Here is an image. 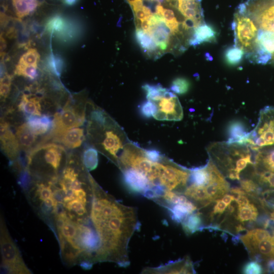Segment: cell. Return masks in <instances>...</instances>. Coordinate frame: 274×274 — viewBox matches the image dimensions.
<instances>
[{
	"label": "cell",
	"mask_w": 274,
	"mask_h": 274,
	"mask_svg": "<svg viewBox=\"0 0 274 274\" xmlns=\"http://www.w3.org/2000/svg\"><path fill=\"white\" fill-rule=\"evenodd\" d=\"M248 134V132L242 123L234 122L228 128L229 138L227 142L246 144Z\"/></svg>",
	"instance_id": "cb8c5ba5"
},
{
	"label": "cell",
	"mask_w": 274,
	"mask_h": 274,
	"mask_svg": "<svg viewBox=\"0 0 274 274\" xmlns=\"http://www.w3.org/2000/svg\"><path fill=\"white\" fill-rule=\"evenodd\" d=\"M262 272V267L257 261L247 262L243 268V272L246 274H259Z\"/></svg>",
	"instance_id": "f6af8a7d"
},
{
	"label": "cell",
	"mask_w": 274,
	"mask_h": 274,
	"mask_svg": "<svg viewBox=\"0 0 274 274\" xmlns=\"http://www.w3.org/2000/svg\"><path fill=\"white\" fill-rule=\"evenodd\" d=\"M263 227L269 235L274 238V220L268 218L263 224Z\"/></svg>",
	"instance_id": "f5cc1de1"
},
{
	"label": "cell",
	"mask_w": 274,
	"mask_h": 274,
	"mask_svg": "<svg viewBox=\"0 0 274 274\" xmlns=\"http://www.w3.org/2000/svg\"><path fill=\"white\" fill-rule=\"evenodd\" d=\"M6 66L5 64L4 61H1V78L3 77L7 74Z\"/></svg>",
	"instance_id": "91938a15"
},
{
	"label": "cell",
	"mask_w": 274,
	"mask_h": 274,
	"mask_svg": "<svg viewBox=\"0 0 274 274\" xmlns=\"http://www.w3.org/2000/svg\"><path fill=\"white\" fill-rule=\"evenodd\" d=\"M193 264L188 258L183 259L157 267L145 268L142 273H193Z\"/></svg>",
	"instance_id": "9a60e30c"
},
{
	"label": "cell",
	"mask_w": 274,
	"mask_h": 274,
	"mask_svg": "<svg viewBox=\"0 0 274 274\" xmlns=\"http://www.w3.org/2000/svg\"><path fill=\"white\" fill-rule=\"evenodd\" d=\"M270 236H271L265 229L256 228L247 231L245 234L240 237V239L248 249L256 242Z\"/></svg>",
	"instance_id": "d4e9b609"
},
{
	"label": "cell",
	"mask_w": 274,
	"mask_h": 274,
	"mask_svg": "<svg viewBox=\"0 0 274 274\" xmlns=\"http://www.w3.org/2000/svg\"><path fill=\"white\" fill-rule=\"evenodd\" d=\"M7 43L6 41L3 36V35H1V52H4L6 48Z\"/></svg>",
	"instance_id": "680465c9"
},
{
	"label": "cell",
	"mask_w": 274,
	"mask_h": 274,
	"mask_svg": "<svg viewBox=\"0 0 274 274\" xmlns=\"http://www.w3.org/2000/svg\"><path fill=\"white\" fill-rule=\"evenodd\" d=\"M13 1V0H12Z\"/></svg>",
	"instance_id": "e7e4bbea"
},
{
	"label": "cell",
	"mask_w": 274,
	"mask_h": 274,
	"mask_svg": "<svg viewBox=\"0 0 274 274\" xmlns=\"http://www.w3.org/2000/svg\"><path fill=\"white\" fill-rule=\"evenodd\" d=\"M68 20L62 16L56 14L47 20L45 24L46 30L53 34L58 35L65 28Z\"/></svg>",
	"instance_id": "4316f807"
},
{
	"label": "cell",
	"mask_w": 274,
	"mask_h": 274,
	"mask_svg": "<svg viewBox=\"0 0 274 274\" xmlns=\"http://www.w3.org/2000/svg\"><path fill=\"white\" fill-rule=\"evenodd\" d=\"M140 112L145 117H154L157 112V105L153 101H144L140 107Z\"/></svg>",
	"instance_id": "60d3db41"
},
{
	"label": "cell",
	"mask_w": 274,
	"mask_h": 274,
	"mask_svg": "<svg viewBox=\"0 0 274 274\" xmlns=\"http://www.w3.org/2000/svg\"><path fill=\"white\" fill-rule=\"evenodd\" d=\"M202 219L199 213H194L188 215L181 223L185 232L190 234L201 228Z\"/></svg>",
	"instance_id": "83f0119b"
},
{
	"label": "cell",
	"mask_w": 274,
	"mask_h": 274,
	"mask_svg": "<svg viewBox=\"0 0 274 274\" xmlns=\"http://www.w3.org/2000/svg\"><path fill=\"white\" fill-rule=\"evenodd\" d=\"M63 206L68 211L74 212L78 216L87 215V204L79 198H76L67 203H63Z\"/></svg>",
	"instance_id": "8d00e7d4"
},
{
	"label": "cell",
	"mask_w": 274,
	"mask_h": 274,
	"mask_svg": "<svg viewBox=\"0 0 274 274\" xmlns=\"http://www.w3.org/2000/svg\"><path fill=\"white\" fill-rule=\"evenodd\" d=\"M252 255H258L269 258H274V238L269 237L256 242L247 249Z\"/></svg>",
	"instance_id": "44dd1931"
},
{
	"label": "cell",
	"mask_w": 274,
	"mask_h": 274,
	"mask_svg": "<svg viewBox=\"0 0 274 274\" xmlns=\"http://www.w3.org/2000/svg\"><path fill=\"white\" fill-rule=\"evenodd\" d=\"M66 149L55 142L40 144L26 155L25 168L30 174L49 181L58 180L61 168L67 163L68 154Z\"/></svg>",
	"instance_id": "3957f363"
},
{
	"label": "cell",
	"mask_w": 274,
	"mask_h": 274,
	"mask_svg": "<svg viewBox=\"0 0 274 274\" xmlns=\"http://www.w3.org/2000/svg\"><path fill=\"white\" fill-rule=\"evenodd\" d=\"M124 182L133 191L144 195L149 191L150 183L145 175L140 172L129 168L122 169Z\"/></svg>",
	"instance_id": "2e32d148"
},
{
	"label": "cell",
	"mask_w": 274,
	"mask_h": 274,
	"mask_svg": "<svg viewBox=\"0 0 274 274\" xmlns=\"http://www.w3.org/2000/svg\"><path fill=\"white\" fill-rule=\"evenodd\" d=\"M25 120L30 130L38 136L46 135L52 127L53 117L51 116H29L26 117Z\"/></svg>",
	"instance_id": "d6986e66"
},
{
	"label": "cell",
	"mask_w": 274,
	"mask_h": 274,
	"mask_svg": "<svg viewBox=\"0 0 274 274\" xmlns=\"http://www.w3.org/2000/svg\"><path fill=\"white\" fill-rule=\"evenodd\" d=\"M39 4L41 5L44 1V0H37Z\"/></svg>",
	"instance_id": "be15d7a7"
},
{
	"label": "cell",
	"mask_w": 274,
	"mask_h": 274,
	"mask_svg": "<svg viewBox=\"0 0 274 274\" xmlns=\"http://www.w3.org/2000/svg\"><path fill=\"white\" fill-rule=\"evenodd\" d=\"M230 192L232 194H236V195L247 194V193L242 188H231L230 189Z\"/></svg>",
	"instance_id": "9f6ffc18"
},
{
	"label": "cell",
	"mask_w": 274,
	"mask_h": 274,
	"mask_svg": "<svg viewBox=\"0 0 274 274\" xmlns=\"http://www.w3.org/2000/svg\"><path fill=\"white\" fill-rule=\"evenodd\" d=\"M244 54L242 49L234 46L227 49L224 53V58L227 63L230 65H235L241 62Z\"/></svg>",
	"instance_id": "836d02e7"
},
{
	"label": "cell",
	"mask_w": 274,
	"mask_h": 274,
	"mask_svg": "<svg viewBox=\"0 0 274 274\" xmlns=\"http://www.w3.org/2000/svg\"><path fill=\"white\" fill-rule=\"evenodd\" d=\"M253 150L248 145L228 142H214L207 148L210 159L225 169L231 180L240 179V173L248 164L255 165Z\"/></svg>",
	"instance_id": "277c9868"
},
{
	"label": "cell",
	"mask_w": 274,
	"mask_h": 274,
	"mask_svg": "<svg viewBox=\"0 0 274 274\" xmlns=\"http://www.w3.org/2000/svg\"><path fill=\"white\" fill-rule=\"evenodd\" d=\"M235 200L238 204V207L246 206L250 203L249 200L246 195H238L235 197Z\"/></svg>",
	"instance_id": "db71d44e"
},
{
	"label": "cell",
	"mask_w": 274,
	"mask_h": 274,
	"mask_svg": "<svg viewBox=\"0 0 274 274\" xmlns=\"http://www.w3.org/2000/svg\"><path fill=\"white\" fill-rule=\"evenodd\" d=\"M237 8L255 27L252 46L274 61V0H248Z\"/></svg>",
	"instance_id": "7a4b0ae2"
},
{
	"label": "cell",
	"mask_w": 274,
	"mask_h": 274,
	"mask_svg": "<svg viewBox=\"0 0 274 274\" xmlns=\"http://www.w3.org/2000/svg\"><path fill=\"white\" fill-rule=\"evenodd\" d=\"M206 165L210 178L205 187L211 202H213L222 197L230 190L229 185L211 159Z\"/></svg>",
	"instance_id": "8fae6325"
},
{
	"label": "cell",
	"mask_w": 274,
	"mask_h": 274,
	"mask_svg": "<svg viewBox=\"0 0 274 274\" xmlns=\"http://www.w3.org/2000/svg\"><path fill=\"white\" fill-rule=\"evenodd\" d=\"M217 36V32L211 25L204 23L194 30L193 35L189 41V45L196 46L203 43L214 42Z\"/></svg>",
	"instance_id": "ffe728a7"
},
{
	"label": "cell",
	"mask_w": 274,
	"mask_h": 274,
	"mask_svg": "<svg viewBox=\"0 0 274 274\" xmlns=\"http://www.w3.org/2000/svg\"><path fill=\"white\" fill-rule=\"evenodd\" d=\"M11 85L8 84H1L0 95L1 101H5L9 97L11 91Z\"/></svg>",
	"instance_id": "f907efd6"
},
{
	"label": "cell",
	"mask_w": 274,
	"mask_h": 274,
	"mask_svg": "<svg viewBox=\"0 0 274 274\" xmlns=\"http://www.w3.org/2000/svg\"><path fill=\"white\" fill-rule=\"evenodd\" d=\"M259 183L269 187H274V172L263 171L256 174Z\"/></svg>",
	"instance_id": "7bdbcfd3"
},
{
	"label": "cell",
	"mask_w": 274,
	"mask_h": 274,
	"mask_svg": "<svg viewBox=\"0 0 274 274\" xmlns=\"http://www.w3.org/2000/svg\"><path fill=\"white\" fill-rule=\"evenodd\" d=\"M157 112L154 117L159 120H180L183 117V111L177 96L167 90L158 100Z\"/></svg>",
	"instance_id": "30bf717a"
},
{
	"label": "cell",
	"mask_w": 274,
	"mask_h": 274,
	"mask_svg": "<svg viewBox=\"0 0 274 274\" xmlns=\"http://www.w3.org/2000/svg\"><path fill=\"white\" fill-rule=\"evenodd\" d=\"M90 216L99 239L96 262L110 261L119 266L130 264L129 241L139 223L136 209L123 204L91 180Z\"/></svg>",
	"instance_id": "6da1fadb"
},
{
	"label": "cell",
	"mask_w": 274,
	"mask_h": 274,
	"mask_svg": "<svg viewBox=\"0 0 274 274\" xmlns=\"http://www.w3.org/2000/svg\"><path fill=\"white\" fill-rule=\"evenodd\" d=\"M84 140V128L78 127L67 130L51 142L60 144L66 149L74 150L80 147Z\"/></svg>",
	"instance_id": "ac0fdd59"
},
{
	"label": "cell",
	"mask_w": 274,
	"mask_h": 274,
	"mask_svg": "<svg viewBox=\"0 0 274 274\" xmlns=\"http://www.w3.org/2000/svg\"><path fill=\"white\" fill-rule=\"evenodd\" d=\"M39 69L38 65H24L18 63L15 67L14 74L22 76L31 80L39 77Z\"/></svg>",
	"instance_id": "1f68e13d"
},
{
	"label": "cell",
	"mask_w": 274,
	"mask_h": 274,
	"mask_svg": "<svg viewBox=\"0 0 274 274\" xmlns=\"http://www.w3.org/2000/svg\"><path fill=\"white\" fill-rule=\"evenodd\" d=\"M145 156L151 161L159 162L162 158L159 152L155 149L147 150L144 151Z\"/></svg>",
	"instance_id": "c3c4849f"
},
{
	"label": "cell",
	"mask_w": 274,
	"mask_h": 274,
	"mask_svg": "<svg viewBox=\"0 0 274 274\" xmlns=\"http://www.w3.org/2000/svg\"><path fill=\"white\" fill-rule=\"evenodd\" d=\"M190 87V83L184 78L179 77L174 79L170 86V90L178 94L186 93Z\"/></svg>",
	"instance_id": "f35d334b"
},
{
	"label": "cell",
	"mask_w": 274,
	"mask_h": 274,
	"mask_svg": "<svg viewBox=\"0 0 274 274\" xmlns=\"http://www.w3.org/2000/svg\"><path fill=\"white\" fill-rule=\"evenodd\" d=\"M258 215L257 208L253 203L238 207L236 219L241 222L246 221H255Z\"/></svg>",
	"instance_id": "f1b7e54d"
},
{
	"label": "cell",
	"mask_w": 274,
	"mask_h": 274,
	"mask_svg": "<svg viewBox=\"0 0 274 274\" xmlns=\"http://www.w3.org/2000/svg\"><path fill=\"white\" fill-rule=\"evenodd\" d=\"M74 193L76 198H79L83 203L87 204V192L84 190V188H81L79 189L74 190Z\"/></svg>",
	"instance_id": "816d5d0a"
},
{
	"label": "cell",
	"mask_w": 274,
	"mask_h": 274,
	"mask_svg": "<svg viewBox=\"0 0 274 274\" xmlns=\"http://www.w3.org/2000/svg\"><path fill=\"white\" fill-rule=\"evenodd\" d=\"M187 203L185 204H174L167 209L169 211L172 218L177 222L181 223L188 215L191 214L186 206Z\"/></svg>",
	"instance_id": "e575fe53"
},
{
	"label": "cell",
	"mask_w": 274,
	"mask_h": 274,
	"mask_svg": "<svg viewBox=\"0 0 274 274\" xmlns=\"http://www.w3.org/2000/svg\"><path fill=\"white\" fill-rule=\"evenodd\" d=\"M263 198L261 202L266 206L274 208V190H266L262 193Z\"/></svg>",
	"instance_id": "7dc6e473"
},
{
	"label": "cell",
	"mask_w": 274,
	"mask_h": 274,
	"mask_svg": "<svg viewBox=\"0 0 274 274\" xmlns=\"http://www.w3.org/2000/svg\"><path fill=\"white\" fill-rule=\"evenodd\" d=\"M190 177L192 183L197 185L206 186L209 181V172L207 165L194 168L191 170Z\"/></svg>",
	"instance_id": "d6a6232c"
},
{
	"label": "cell",
	"mask_w": 274,
	"mask_h": 274,
	"mask_svg": "<svg viewBox=\"0 0 274 274\" xmlns=\"http://www.w3.org/2000/svg\"><path fill=\"white\" fill-rule=\"evenodd\" d=\"M135 38L138 43L144 51L153 53L157 50L158 47L152 38L140 27L136 28Z\"/></svg>",
	"instance_id": "484cf974"
},
{
	"label": "cell",
	"mask_w": 274,
	"mask_h": 274,
	"mask_svg": "<svg viewBox=\"0 0 274 274\" xmlns=\"http://www.w3.org/2000/svg\"><path fill=\"white\" fill-rule=\"evenodd\" d=\"M1 250L2 255V271L9 273H30L24 263L19 250L1 220Z\"/></svg>",
	"instance_id": "ba28073f"
},
{
	"label": "cell",
	"mask_w": 274,
	"mask_h": 274,
	"mask_svg": "<svg viewBox=\"0 0 274 274\" xmlns=\"http://www.w3.org/2000/svg\"><path fill=\"white\" fill-rule=\"evenodd\" d=\"M30 31L37 38L41 37L45 32V25H42L36 21L31 22L28 26Z\"/></svg>",
	"instance_id": "bcb514c9"
},
{
	"label": "cell",
	"mask_w": 274,
	"mask_h": 274,
	"mask_svg": "<svg viewBox=\"0 0 274 274\" xmlns=\"http://www.w3.org/2000/svg\"><path fill=\"white\" fill-rule=\"evenodd\" d=\"M188 198L206 206L211 203L205 186L191 184L182 192Z\"/></svg>",
	"instance_id": "7402d4cb"
},
{
	"label": "cell",
	"mask_w": 274,
	"mask_h": 274,
	"mask_svg": "<svg viewBox=\"0 0 274 274\" xmlns=\"http://www.w3.org/2000/svg\"><path fill=\"white\" fill-rule=\"evenodd\" d=\"M1 120V149L11 162H15L18 159L21 151L18 142L9 122L3 117Z\"/></svg>",
	"instance_id": "7c38bea8"
},
{
	"label": "cell",
	"mask_w": 274,
	"mask_h": 274,
	"mask_svg": "<svg viewBox=\"0 0 274 274\" xmlns=\"http://www.w3.org/2000/svg\"><path fill=\"white\" fill-rule=\"evenodd\" d=\"M40 55L36 49L30 48L23 54L19 60L18 63L24 65H38Z\"/></svg>",
	"instance_id": "74e56055"
},
{
	"label": "cell",
	"mask_w": 274,
	"mask_h": 274,
	"mask_svg": "<svg viewBox=\"0 0 274 274\" xmlns=\"http://www.w3.org/2000/svg\"><path fill=\"white\" fill-rule=\"evenodd\" d=\"M45 97L38 95L36 92H32L29 87L26 86L18 100L17 109L25 118L29 116L49 115Z\"/></svg>",
	"instance_id": "9c48e42d"
},
{
	"label": "cell",
	"mask_w": 274,
	"mask_h": 274,
	"mask_svg": "<svg viewBox=\"0 0 274 274\" xmlns=\"http://www.w3.org/2000/svg\"><path fill=\"white\" fill-rule=\"evenodd\" d=\"M201 0H176L174 7L187 20L197 27L205 23Z\"/></svg>",
	"instance_id": "5bb4252c"
},
{
	"label": "cell",
	"mask_w": 274,
	"mask_h": 274,
	"mask_svg": "<svg viewBox=\"0 0 274 274\" xmlns=\"http://www.w3.org/2000/svg\"><path fill=\"white\" fill-rule=\"evenodd\" d=\"M228 206L220 199L216 200V203L214 207L212 215L219 214L221 215L225 211Z\"/></svg>",
	"instance_id": "681fc988"
},
{
	"label": "cell",
	"mask_w": 274,
	"mask_h": 274,
	"mask_svg": "<svg viewBox=\"0 0 274 274\" xmlns=\"http://www.w3.org/2000/svg\"><path fill=\"white\" fill-rule=\"evenodd\" d=\"M87 102L81 93L70 95L64 105L54 114L52 129L41 143L49 142L70 129L82 126L86 118Z\"/></svg>",
	"instance_id": "5b68a950"
},
{
	"label": "cell",
	"mask_w": 274,
	"mask_h": 274,
	"mask_svg": "<svg viewBox=\"0 0 274 274\" xmlns=\"http://www.w3.org/2000/svg\"><path fill=\"white\" fill-rule=\"evenodd\" d=\"M253 150L274 146V107L266 106L261 109L256 126L248 132L246 141Z\"/></svg>",
	"instance_id": "52a82bcc"
},
{
	"label": "cell",
	"mask_w": 274,
	"mask_h": 274,
	"mask_svg": "<svg viewBox=\"0 0 274 274\" xmlns=\"http://www.w3.org/2000/svg\"><path fill=\"white\" fill-rule=\"evenodd\" d=\"M267 270L269 273H274V258H270L267 261Z\"/></svg>",
	"instance_id": "6f0895ef"
},
{
	"label": "cell",
	"mask_w": 274,
	"mask_h": 274,
	"mask_svg": "<svg viewBox=\"0 0 274 274\" xmlns=\"http://www.w3.org/2000/svg\"><path fill=\"white\" fill-rule=\"evenodd\" d=\"M255 165L261 166L267 171L274 172V146L259 149L255 156Z\"/></svg>",
	"instance_id": "603a6c76"
},
{
	"label": "cell",
	"mask_w": 274,
	"mask_h": 274,
	"mask_svg": "<svg viewBox=\"0 0 274 274\" xmlns=\"http://www.w3.org/2000/svg\"><path fill=\"white\" fill-rule=\"evenodd\" d=\"M143 88L146 92L147 98L153 101L159 100L165 93L167 89L162 88L159 84H145Z\"/></svg>",
	"instance_id": "d590c367"
},
{
	"label": "cell",
	"mask_w": 274,
	"mask_h": 274,
	"mask_svg": "<svg viewBox=\"0 0 274 274\" xmlns=\"http://www.w3.org/2000/svg\"><path fill=\"white\" fill-rule=\"evenodd\" d=\"M235 196L229 194H225L222 198V200L227 205L229 206L232 201L235 200Z\"/></svg>",
	"instance_id": "11a10c76"
},
{
	"label": "cell",
	"mask_w": 274,
	"mask_h": 274,
	"mask_svg": "<svg viewBox=\"0 0 274 274\" xmlns=\"http://www.w3.org/2000/svg\"><path fill=\"white\" fill-rule=\"evenodd\" d=\"M63 3L68 6H71L77 4L79 0H61Z\"/></svg>",
	"instance_id": "94428289"
},
{
	"label": "cell",
	"mask_w": 274,
	"mask_h": 274,
	"mask_svg": "<svg viewBox=\"0 0 274 274\" xmlns=\"http://www.w3.org/2000/svg\"><path fill=\"white\" fill-rule=\"evenodd\" d=\"M17 39V45L18 48L26 49L30 47L31 41L29 30L27 29L18 32Z\"/></svg>",
	"instance_id": "ee69618b"
},
{
	"label": "cell",
	"mask_w": 274,
	"mask_h": 274,
	"mask_svg": "<svg viewBox=\"0 0 274 274\" xmlns=\"http://www.w3.org/2000/svg\"><path fill=\"white\" fill-rule=\"evenodd\" d=\"M274 209V208H273ZM270 217H271V218L273 220H274V210L273 211H272V212L270 214Z\"/></svg>",
	"instance_id": "6125c7cd"
},
{
	"label": "cell",
	"mask_w": 274,
	"mask_h": 274,
	"mask_svg": "<svg viewBox=\"0 0 274 274\" xmlns=\"http://www.w3.org/2000/svg\"><path fill=\"white\" fill-rule=\"evenodd\" d=\"M45 65L48 71L59 77L62 72L64 62L60 56L51 53L47 57Z\"/></svg>",
	"instance_id": "f546056e"
},
{
	"label": "cell",
	"mask_w": 274,
	"mask_h": 274,
	"mask_svg": "<svg viewBox=\"0 0 274 274\" xmlns=\"http://www.w3.org/2000/svg\"><path fill=\"white\" fill-rule=\"evenodd\" d=\"M120 167L133 168L146 176L150 183L149 191L159 188V179L162 168V161L153 162L149 160L144 151L127 146L120 158Z\"/></svg>",
	"instance_id": "8992f818"
},
{
	"label": "cell",
	"mask_w": 274,
	"mask_h": 274,
	"mask_svg": "<svg viewBox=\"0 0 274 274\" xmlns=\"http://www.w3.org/2000/svg\"><path fill=\"white\" fill-rule=\"evenodd\" d=\"M30 0H13L17 16L21 18L30 14L29 2Z\"/></svg>",
	"instance_id": "ab89813d"
},
{
	"label": "cell",
	"mask_w": 274,
	"mask_h": 274,
	"mask_svg": "<svg viewBox=\"0 0 274 274\" xmlns=\"http://www.w3.org/2000/svg\"><path fill=\"white\" fill-rule=\"evenodd\" d=\"M150 29L148 34L152 38L158 48L165 51L169 46L172 34L166 25L164 19L154 14L150 20Z\"/></svg>",
	"instance_id": "4fadbf2b"
},
{
	"label": "cell",
	"mask_w": 274,
	"mask_h": 274,
	"mask_svg": "<svg viewBox=\"0 0 274 274\" xmlns=\"http://www.w3.org/2000/svg\"><path fill=\"white\" fill-rule=\"evenodd\" d=\"M15 133L20 151L27 153V154L40 143L39 136L30 130L25 122L16 126Z\"/></svg>",
	"instance_id": "e0dca14e"
},
{
	"label": "cell",
	"mask_w": 274,
	"mask_h": 274,
	"mask_svg": "<svg viewBox=\"0 0 274 274\" xmlns=\"http://www.w3.org/2000/svg\"><path fill=\"white\" fill-rule=\"evenodd\" d=\"M81 159L86 169L89 170L95 169L98 164V156L96 150L92 147H88L84 149Z\"/></svg>",
	"instance_id": "4dcf8cb0"
},
{
	"label": "cell",
	"mask_w": 274,
	"mask_h": 274,
	"mask_svg": "<svg viewBox=\"0 0 274 274\" xmlns=\"http://www.w3.org/2000/svg\"><path fill=\"white\" fill-rule=\"evenodd\" d=\"M241 188L249 195H255L259 194L260 188L259 185L253 180L251 179H244L240 182Z\"/></svg>",
	"instance_id": "b9f144b4"
}]
</instances>
